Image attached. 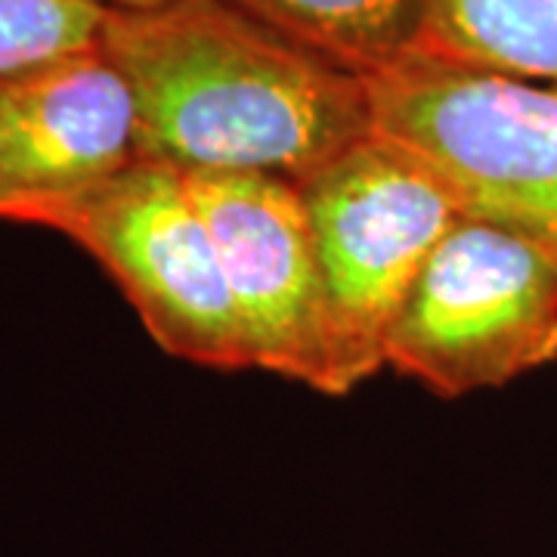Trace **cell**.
Here are the masks:
<instances>
[{
  "mask_svg": "<svg viewBox=\"0 0 557 557\" xmlns=\"http://www.w3.org/2000/svg\"><path fill=\"white\" fill-rule=\"evenodd\" d=\"M28 226L53 230L97 260L164 354L218 372L251 369L218 245L183 171L137 159Z\"/></svg>",
  "mask_w": 557,
  "mask_h": 557,
  "instance_id": "5",
  "label": "cell"
},
{
  "mask_svg": "<svg viewBox=\"0 0 557 557\" xmlns=\"http://www.w3.org/2000/svg\"><path fill=\"white\" fill-rule=\"evenodd\" d=\"M418 60L557 87V0H421Z\"/></svg>",
  "mask_w": 557,
  "mask_h": 557,
  "instance_id": "8",
  "label": "cell"
},
{
  "mask_svg": "<svg viewBox=\"0 0 557 557\" xmlns=\"http://www.w3.org/2000/svg\"><path fill=\"white\" fill-rule=\"evenodd\" d=\"M100 10H152V7H161L168 0H87Z\"/></svg>",
  "mask_w": 557,
  "mask_h": 557,
  "instance_id": "11",
  "label": "cell"
},
{
  "mask_svg": "<svg viewBox=\"0 0 557 557\" xmlns=\"http://www.w3.org/2000/svg\"><path fill=\"white\" fill-rule=\"evenodd\" d=\"M557 362V263L461 214L394 319L387 366L443 399L496 391Z\"/></svg>",
  "mask_w": 557,
  "mask_h": 557,
  "instance_id": "4",
  "label": "cell"
},
{
  "mask_svg": "<svg viewBox=\"0 0 557 557\" xmlns=\"http://www.w3.org/2000/svg\"><path fill=\"white\" fill-rule=\"evenodd\" d=\"M137 159V97L100 40L0 84V220L28 226Z\"/></svg>",
  "mask_w": 557,
  "mask_h": 557,
  "instance_id": "7",
  "label": "cell"
},
{
  "mask_svg": "<svg viewBox=\"0 0 557 557\" xmlns=\"http://www.w3.org/2000/svg\"><path fill=\"white\" fill-rule=\"evenodd\" d=\"M375 134L412 152L461 214L490 220L557 263V87L437 60L366 78Z\"/></svg>",
  "mask_w": 557,
  "mask_h": 557,
  "instance_id": "3",
  "label": "cell"
},
{
  "mask_svg": "<svg viewBox=\"0 0 557 557\" xmlns=\"http://www.w3.org/2000/svg\"><path fill=\"white\" fill-rule=\"evenodd\" d=\"M102 16L87 0H0V84L97 44Z\"/></svg>",
  "mask_w": 557,
  "mask_h": 557,
  "instance_id": "10",
  "label": "cell"
},
{
  "mask_svg": "<svg viewBox=\"0 0 557 557\" xmlns=\"http://www.w3.org/2000/svg\"><path fill=\"white\" fill-rule=\"evenodd\" d=\"M186 180L218 245L251 369L325 394V292L298 183L270 174Z\"/></svg>",
  "mask_w": 557,
  "mask_h": 557,
  "instance_id": "6",
  "label": "cell"
},
{
  "mask_svg": "<svg viewBox=\"0 0 557 557\" xmlns=\"http://www.w3.org/2000/svg\"><path fill=\"white\" fill-rule=\"evenodd\" d=\"M298 189L325 292V397H347L387 366L394 319L461 211L431 168L379 134L344 149Z\"/></svg>",
  "mask_w": 557,
  "mask_h": 557,
  "instance_id": "2",
  "label": "cell"
},
{
  "mask_svg": "<svg viewBox=\"0 0 557 557\" xmlns=\"http://www.w3.org/2000/svg\"><path fill=\"white\" fill-rule=\"evenodd\" d=\"M100 44L134 87L143 159L183 174L300 183L375 134L366 78L233 0L106 10Z\"/></svg>",
  "mask_w": 557,
  "mask_h": 557,
  "instance_id": "1",
  "label": "cell"
},
{
  "mask_svg": "<svg viewBox=\"0 0 557 557\" xmlns=\"http://www.w3.org/2000/svg\"><path fill=\"white\" fill-rule=\"evenodd\" d=\"M304 50L372 78L416 60L421 0H233Z\"/></svg>",
  "mask_w": 557,
  "mask_h": 557,
  "instance_id": "9",
  "label": "cell"
}]
</instances>
